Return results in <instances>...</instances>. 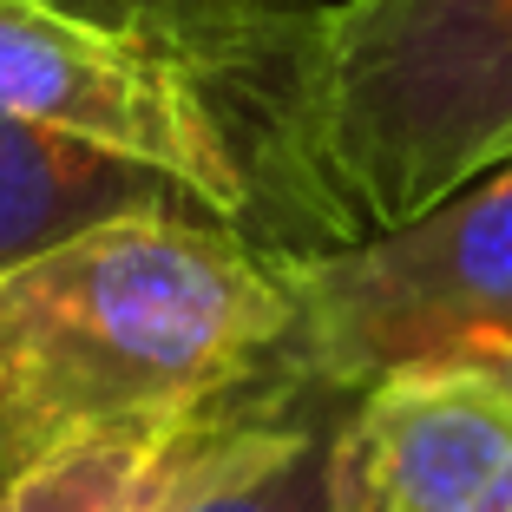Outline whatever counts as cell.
<instances>
[{
	"label": "cell",
	"mask_w": 512,
	"mask_h": 512,
	"mask_svg": "<svg viewBox=\"0 0 512 512\" xmlns=\"http://www.w3.org/2000/svg\"><path fill=\"white\" fill-rule=\"evenodd\" d=\"M73 7L178 53L211 86V99L217 86H256L263 125L276 112L289 46H296V27L309 14V0H73Z\"/></svg>",
	"instance_id": "obj_8"
},
{
	"label": "cell",
	"mask_w": 512,
	"mask_h": 512,
	"mask_svg": "<svg viewBox=\"0 0 512 512\" xmlns=\"http://www.w3.org/2000/svg\"><path fill=\"white\" fill-rule=\"evenodd\" d=\"M329 512H512V342L355 394L329 427Z\"/></svg>",
	"instance_id": "obj_5"
},
{
	"label": "cell",
	"mask_w": 512,
	"mask_h": 512,
	"mask_svg": "<svg viewBox=\"0 0 512 512\" xmlns=\"http://www.w3.org/2000/svg\"><path fill=\"white\" fill-rule=\"evenodd\" d=\"M171 204L191 197L158 171L112 158L86 138H66L53 125H33L20 112H0V276L112 217L171 211Z\"/></svg>",
	"instance_id": "obj_7"
},
{
	"label": "cell",
	"mask_w": 512,
	"mask_h": 512,
	"mask_svg": "<svg viewBox=\"0 0 512 512\" xmlns=\"http://www.w3.org/2000/svg\"><path fill=\"white\" fill-rule=\"evenodd\" d=\"M283 329V256L178 211L112 217L0 276V453L27 467L191 414L243 388Z\"/></svg>",
	"instance_id": "obj_1"
},
{
	"label": "cell",
	"mask_w": 512,
	"mask_h": 512,
	"mask_svg": "<svg viewBox=\"0 0 512 512\" xmlns=\"http://www.w3.org/2000/svg\"><path fill=\"white\" fill-rule=\"evenodd\" d=\"M263 145L335 243L447 204L512 165V0L309 7Z\"/></svg>",
	"instance_id": "obj_2"
},
{
	"label": "cell",
	"mask_w": 512,
	"mask_h": 512,
	"mask_svg": "<svg viewBox=\"0 0 512 512\" xmlns=\"http://www.w3.org/2000/svg\"><path fill=\"white\" fill-rule=\"evenodd\" d=\"M289 381L250 375L217 401L138 427H99L40 453L0 480V512H178L230 460L263 414L289 401Z\"/></svg>",
	"instance_id": "obj_6"
},
{
	"label": "cell",
	"mask_w": 512,
	"mask_h": 512,
	"mask_svg": "<svg viewBox=\"0 0 512 512\" xmlns=\"http://www.w3.org/2000/svg\"><path fill=\"white\" fill-rule=\"evenodd\" d=\"M0 112L132 158L211 217L256 204L211 86L158 40L73 0H0Z\"/></svg>",
	"instance_id": "obj_4"
},
{
	"label": "cell",
	"mask_w": 512,
	"mask_h": 512,
	"mask_svg": "<svg viewBox=\"0 0 512 512\" xmlns=\"http://www.w3.org/2000/svg\"><path fill=\"white\" fill-rule=\"evenodd\" d=\"M283 276L289 329L256 375L342 407L401 368L512 342V165L362 243L283 256Z\"/></svg>",
	"instance_id": "obj_3"
},
{
	"label": "cell",
	"mask_w": 512,
	"mask_h": 512,
	"mask_svg": "<svg viewBox=\"0 0 512 512\" xmlns=\"http://www.w3.org/2000/svg\"><path fill=\"white\" fill-rule=\"evenodd\" d=\"M7 473H14V467H7V453H0V480H7Z\"/></svg>",
	"instance_id": "obj_10"
},
{
	"label": "cell",
	"mask_w": 512,
	"mask_h": 512,
	"mask_svg": "<svg viewBox=\"0 0 512 512\" xmlns=\"http://www.w3.org/2000/svg\"><path fill=\"white\" fill-rule=\"evenodd\" d=\"M342 401L289 394L178 512H329V427Z\"/></svg>",
	"instance_id": "obj_9"
}]
</instances>
